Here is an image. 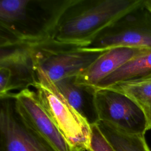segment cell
<instances>
[{"mask_svg": "<svg viewBox=\"0 0 151 151\" xmlns=\"http://www.w3.org/2000/svg\"><path fill=\"white\" fill-rule=\"evenodd\" d=\"M73 0H1L0 47L50 40Z\"/></svg>", "mask_w": 151, "mask_h": 151, "instance_id": "6da1fadb", "label": "cell"}, {"mask_svg": "<svg viewBox=\"0 0 151 151\" xmlns=\"http://www.w3.org/2000/svg\"><path fill=\"white\" fill-rule=\"evenodd\" d=\"M143 4L144 0H73L50 40L86 47L107 26Z\"/></svg>", "mask_w": 151, "mask_h": 151, "instance_id": "7a4b0ae2", "label": "cell"}, {"mask_svg": "<svg viewBox=\"0 0 151 151\" xmlns=\"http://www.w3.org/2000/svg\"><path fill=\"white\" fill-rule=\"evenodd\" d=\"M38 82L34 88L42 106L67 141L81 151L89 149L91 124L60 93L42 70L36 68Z\"/></svg>", "mask_w": 151, "mask_h": 151, "instance_id": "3957f363", "label": "cell"}, {"mask_svg": "<svg viewBox=\"0 0 151 151\" xmlns=\"http://www.w3.org/2000/svg\"><path fill=\"white\" fill-rule=\"evenodd\" d=\"M31 49L35 67L53 82L77 77L106 51L88 50L51 40L31 46Z\"/></svg>", "mask_w": 151, "mask_h": 151, "instance_id": "277c9868", "label": "cell"}, {"mask_svg": "<svg viewBox=\"0 0 151 151\" xmlns=\"http://www.w3.org/2000/svg\"><path fill=\"white\" fill-rule=\"evenodd\" d=\"M118 47L151 48V13L144 4L107 26L81 48L103 51Z\"/></svg>", "mask_w": 151, "mask_h": 151, "instance_id": "5b68a950", "label": "cell"}, {"mask_svg": "<svg viewBox=\"0 0 151 151\" xmlns=\"http://www.w3.org/2000/svg\"><path fill=\"white\" fill-rule=\"evenodd\" d=\"M0 97L13 99L38 82L31 46L14 44L0 47Z\"/></svg>", "mask_w": 151, "mask_h": 151, "instance_id": "8992f818", "label": "cell"}, {"mask_svg": "<svg viewBox=\"0 0 151 151\" xmlns=\"http://www.w3.org/2000/svg\"><path fill=\"white\" fill-rule=\"evenodd\" d=\"M95 104L98 121L126 132L145 134L146 118L137 104L126 95L111 88L97 89Z\"/></svg>", "mask_w": 151, "mask_h": 151, "instance_id": "52a82bcc", "label": "cell"}, {"mask_svg": "<svg viewBox=\"0 0 151 151\" xmlns=\"http://www.w3.org/2000/svg\"><path fill=\"white\" fill-rule=\"evenodd\" d=\"M0 151H57L28 126L16 112L13 99H1Z\"/></svg>", "mask_w": 151, "mask_h": 151, "instance_id": "ba28073f", "label": "cell"}, {"mask_svg": "<svg viewBox=\"0 0 151 151\" xmlns=\"http://www.w3.org/2000/svg\"><path fill=\"white\" fill-rule=\"evenodd\" d=\"M13 100L15 110L22 121L57 151H81L67 141L42 106L32 88L16 94Z\"/></svg>", "mask_w": 151, "mask_h": 151, "instance_id": "9c48e42d", "label": "cell"}, {"mask_svg": "<svg viewBox=\"0 0 151 151\" xmlns=\"http://www.w3.org/2000/svg\"><path fill=\"white\" fill-rule=\"evenodd\" d=\"M145 50L118 47L106 50L87 69L78 74L76 81L77 83L96 88L103 80Z\"/></svg>", "mask_w": 151, "mask_h": 151, "instance_id": "30bf717a", "label": "cell"}, {"mask_svg": "<svg viewBox=\"0 0 151 151\" xmlns=\"http://www.w3.org/2000/svg\"><path fill=\"white\" fill-rule=\"evenodd\" d=\"M76 78L68 77L54 83L69 104L90 124H95L99 120L95 104L97 89L77 83Z\"/></svg>", "mask_w": 151, "mask_h": 151, "instance_id": "8fae6325", "label": "cell"}, {"mask_svg": "<svg viewBox=\"0 0 151 151\" xmlns=\"http://www.w3.org/2000/svg\"><path fill=\"white\" fill-rule=\"evenodd\" d=\"M151 76V48L131 59L99 83L96 89L105 88L116 84Z\"/></svg>", "mask_w": 151, "mask_h": 151, "instance_id": "7c38bea8", "label": "cell"}, {"mask_svg": "<svg viewBox=\"0 0 151 151\" xmlns=\"http://www.w3.org/2000/svg\"><path fill=\"white\" fill-rule=\"evenodd\" d=\"M96 124L115 151H151L145 134L129 133L103 121Z\"/></svg>", "mask_w": 151, "mask_h": 151, "instance_id": "4fadbf2b", "label": "cell"}, {"mask_svg": "<svg viewBox=\"0 0 151 151\" xmlns=\"http://www.w3.org/2000/svg\"><path fill=\"white\" fill-rule=\"evenodd\" d=\"M108 88L123 93L134 101L146 118L147 130L151 129V76L120 83Z\"/></svg>", "mask_w": 151, "mask_h": 151, "instance_id": "5bb4252c", "label": "cell"}, {"mask_svg": "<svg viewBox=\"0 0 151 151\" xmlns=\"http://www.w3.org/2000/svg\"><path fill=\"white\" fill-rule=\"evenodd\" d=\"M91 133L88 151H115L103 136L96 123L91 124Z\"/></svg>", "mask_w": 151, "mask_h": 151, "instance_id": "9a60e30c", "label": "cell"}, {"mask_svg": "<svg viewBox=\"0 0 151 151\" xmlns=\"http://www.w3.org/2000/svg\"><path fill=\"white\" fill-rule=\"evenodd\" d=\"M144 6L151 13V0H144Z\"/></svg>", "mask_w": 151, "mask_h": 151, "instance_id": "2e32d148", "label": "cell"}, {"mask_svg": "<svg viewBox=\"0 0 151 151\" xmlns=\"http://www.w3.org/2000/svg\"><path fill=\"white\" fill-rule=\"evenodd\" d=\"M87 151H88V150H87Z\"/></svg>", "mask_w": 151, "mask_h": 151, "instance_id": "e0dca14e", "label": "cell"}]
</instances>
